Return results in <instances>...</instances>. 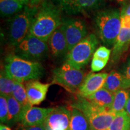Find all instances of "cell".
<instances>
[{
    "label": "cell",
    "instance_id": "cell-1",
    "mask_svg": "<svg viewBox=\"0 0 130 130\" xmlns=\"http://www.w3.org/2000/svg\"><path fill=\"white\" fill-rule=\"evenodd\" d=\"M61 11L58 5L50 0L42 3L38 6L28 34L48 42L55 30L62 23Z\"/></svg>",
    "mask_w": 130,
    "mask_h": 130
},
{
    "label": "cell",
    "instance_id": "cell-2",
    "mask_svg": "<svg viewBox=\"0 0 130 130\" xmlns=\"http://www.w3.org/2000/svg\"><path fill=\"white\" fill-rule=\"evenodd\" d=\"M5 72L10 78L18 82L38 80L44 74V68L40 62L28 61L10 54L4 60Z\"/></svg>",
    "mask_w": 130,
    "mask_h": 130
},
{
    "label": "cell",
    "instance_id": "cell-3",
    "mask_svg": "<svg viewBox=\"0 0 130 130\" xmlns=\"http://www.w3.org/2000/svg\"><path fill=\"white\" fill-rule=\"evenodd\" d=\"M95 22L102 43L106 46L114 45L122 28L119 10L110 8L100 10L96 14Z\"/></svg>",
    "mask_w": 130,
    "mask_h": 130
},
{
    "label": "cell",
    "instance_id": "cell-4",
    "mask_svg": "<svg viewBox=\"0 0 130 130\" xmlns=\"http://www.w3.org/2000/svg\"><path fill=\"white\" fill-rule=\"evenodd\" d=\"M71 107L83 113L92 130H108L116 115L110 110L96 106L85 98L78 96Z\"/></svg>",
    "mask_w": 130,
    "mask_h": 130
},
{
    "label": "cell",
    "instance_id": "cell-5",
    "mask_svg": "<svg viewBox=\"0 0 130 130\" xmlns=\"http://www.w3.org/2000/svg\"><path fill=\"white\" fill-rule=\"evenodd\" d=\"M38 6H25L20 12L13 16L10 22L9 39L13 46H16L28 35Z\"/></svg>",
    "mask_w": 130,
    "mask_h": 130
},
{
    "label": "cell",
    "instance_id": "cell-6",
    "mask_svg": "<svg viewBox=\"0 0 130 130\" xmlns=\"http://www.w3.org/2000/svg\"><path fill=\"white\" fill-rule=\"evenodd\" d=\"M98 44L96 36L93 33L89 34L68 52L65 61L76 69H81L93 56Z\"/></svg>",
    "mask_w": 130,
    "mask_h": 130
},
{
    "label": "cell",
    "instance_id": "cell-7",
    "mask_svg": "<svg viewBox=\"0 0 130 130\" xmlns=\"http://www.w3.org/2000/svg\"><path fill=\"white\" fill-rule=\"evenodd\" d=\"M49 52L47 42L28 34L15 47L14 54L27 60L39 62L48 57Z\"/></svg>",
    "mask_w": 130,
    "mask_h": 130
},
{
    "label": "cell",
    "instance_id": "cell-8",
    "mask_svg": "<svg viewBox=\"0 0 130 130\" xmlns=\"http://www.w3.org/2000/svg\"><path fill=\"white\" fill-rule=\"evenodd\" d=\"M85 78L84 73L81 69H76L66 61L60 67L53 71L52 84L61 86L71 93H77Z\"/></svg>",
    "mask_w": 130,
    "mask_h": 130
},
{
    "label": "cell",
    "instance_id": "cell-9",
    "mask_svg": "<svg viewBox=\"0 0 130 130\" xmlns=\"http://www.w3.org/2000/svg\"><path fill=\"white\" fill-rule=\"evenodd\" d=\"M61 26L67 40L69 51L88 35L85 22L81 19H63Z\"/></svg>",
    "mask_w": 130,
    "mask_h": 130
},
{
    "label": "cell",
    "instance_id": "cell-10",
    "mask_svg": "<svg viewBox=\"0 0 130 130\" xmlns=\"http://www.w3.org/2000/svg\"><path fill=\"white\" fill-rule=\"evenodd\" d=\"M66 14L77 15L93 12L100 8L104 0H53Z\"/></svg>",
    "mask_w": 130,
    "mask_h": 130
},
{
    "label": "cell",
    "instance_id": "cell-11",
    "mask_svg": "<svg viewBox=\"0 0 130 130\" xmlns=\"http://www.w3.org/2000/svg\"><path fill=\"white\" fill-rule=\"evenodd\" d=\"M71 110L61 106L53 108L44 125L46 130H68L71 120Z\"/></svg>",
    "mask_w": 130,
    "mask_h": 130
},
{
    "label": "cell",
    "instance_id": "cell-12",
    "mask_svg": "<svg viewBox=\"0 0 130 130\" xmlns=\"http://www.w3.org/2000/svg\"><path fill=\"white\" fill-rule=\"evenodd\" d=\"M108 74L91 72L85 76L83 82L77 92V96L87 98L103 87Z\"/></svg>",
    "mask_w": 130,
    "mask_h": 130
},
{
    "label": "cell",
    "instance_id": "cell-13",
    "mask_svg": "<svg viewBox=\"0 0 130 130\" xmlns=\"http://www.w3.org/2000/svg\"><path fill=\"white\" fill-rule=\"evenodd\" d=\"M53 108H41L32 105L23 107L21 123L23 126L40 125L43 124Z\"/></svg>",
    "mask_w": 130,
    "mask_h": 130
},
{
    "label": "cell",
    "instance_id": "cell-14",
    "mask_svg": "<svg viewBox=\"0 0 130 130\" xmlns=\"http://www.w3.org/2000/svg\"><path fill=\"white\" fill-rule=\"evenodd\" d=\"M51 83H42L39 80L27 81L25 87L28 101L30 105H39L46 98V95Z\"/></svg>",
    "mask_w": 130,
    "mask_h": 130
},
{
    "label": "cell",
    "instance_id": "cell-15",
    "mask_svg": "<svg viewBox=\"0 0 130 130\" xmlns=\"http://www.w3.org/2000/svg\"><path fill=\"white\" fill-rule=\"evenodd\" d=\"M48 44L50 53L54 58H61L67 55L68 45L61 24L50 37Z\"/></svg>",
    "mask_w": 130,
    "mask_h": 130
},
{
    "label": "cell",
    "instance_id": "cell-16",
    "mask_svg": "<svg viewBox=\"0 0 130 130\" xmlns=\"http://www.w3.org/2000/svg\"><path fill=\"white\" fill-rule=\"evenodd\" d=\"M130 46V28H122L113 45L111 62L117 63Z\"/></svg>",
    "mask_w": 130,
    "mask_h": 130
},
{
    "label": "cell",
    "instance_id": "cell-17",
    "mask_svg": "<svg viewBox=\"0 0 130 130\" xmlns=\"http://www.w3.org/2000/svg\"><path fill=\"white\" fill-rule=\"evenodd\" d=\"M115 93H111L104 87L93 95L85 98L96 106L107 110L111 109Z\"/></svg>",
    "mask_w": 130,
    "mask_h": 130
},
{
    "label": "cell",
    "instance_id": "cell-18",
    "mask_svg": "<svg viewBox=\"0 0 130 130\" xmlns=\"http://www.w3.org/2000/svg\"><path fill=\"white\" fill-rule=\"evenodd\" d=\"M71 116L68 130H92L88 120L78 109L71 107Z\"/></svg>",
    "mask_w": 130,
    "mask_h": 130
},
{
    "label": "cell",
    "instance_id": "cell-19",
    "mask_svg": "<svg viewBox=\"0 0 130 130\" xmlns=\"http://www.w3.org/2000/svg\"><path fill=\"white\" fill-rule=\"evenodd\" d=\"M7 101L9 111L7 124L13 125L21 121L23 113V107L13 96L7 97Z\"/></svg>",
    "mask_w": 130,
    "mask_h": 130
},
{
    "label": "cell",
    "instance_id": "cell-20",
    "mask_svg": "<svg viewBox=\"0 0 130 130\" xmlns=\"http://www.w3.org/2000/svg\"><path fill=\"white\" fill-rule=\"evenodd\" d=\"M25 6L16 0H0L1 17H11L20 12Z\"/></svg>",
    "mask_w": 130,
    "mask_h": 130
},
{
    "label": "cell",
    "instance_id": "cell-21",
    "mask_svg": "<svg viewBox=\"0 0 130 130\" xmlns=\"http://www.w3.org/2000/svg\"><path fill=\"white\" fill-rule=\"evenodd\" d=\"M122 87V77L121 72L113 70L108 75L103 87L113 93L121 90Z\"/></svg>",
    "mask_w": 130,
    "mask_h": 130
},
{
    "label": "cell",
    "instance_id": "cell-22",
    "mask_svg": "<svg viewBox=\"0 0 130 130\" xmlns=\"http://www.w3.org/2000/svg\"><path fill=\"white\" fill-rule=\"evenodd\" d=\"M129 92L126 89H121L115 95L113 104L110 110L116 114L124 111L127 103Z\"/></svg>",
    "mask_w": 130,
    "mask_h": 130
},
{
    "label": "cell",
    "instance_id": "cell-23",
    "mask_svg": "<svg viewBox=\"0 0 130 130\" xmlns=\"http://www.w3.org/2000/svg\"><path fill=\"white\" fill-rule=\"evenodd\" d=\"M108 130H130V116L125 110L116 114Z\"/></svg>",
    "mask_w": 130,
    "mask_h": 130
},
{
    "label": "cell",
    "instance_id": "cell-24",
    "mask_svg": "<svg viewBox=\"0 0 130 130\" xmlns=\"http://www.w3.org/2000/svg\"><path fill=\"white\" fill-rule=\"evenodd\" d=\"M15 81L10 78L6 74L4 69L1 70L0 75V92L5 96H12Z\"/></svg>",
    "mask_w": 130,
    "mask_h": 130
},
{
    "label": "cell",
    "instance_id": "cell-25",
    "mask_svg": "<svg viewBox=\"0 0 130 130\" xmlns=\"http://www.w3.org/2000/svg\"><path fill=\"white\" fill-rule=\"evenodd\" d=\"M12 96L23 107L31 105L29 103L25 85H24L22 83L15 81Z\"/></svg>",
    "mask_w": 130,
    "mask_h": 130
},
{
    "label": "cell",
    "instance_id": "cell-26",
    "mask_svg": "<svg viewBox=\"0 0 130 130\" xmlns=\"http://www.w3.org/2000/svg\"><path fill=\"white\" fill-rule=\"evenodd\" d=\"M122 77V89L130 88V57L123 65L121 71Z\"/></svg>",
    "mask_w": 130,
    "mask_h": 130
},
{
    "label": "cell",
    "instance_id": "cell-27",
    "mask_svg": "<svg viewBox=\"0 0 130 130\" xmlns=\"http://www.w3.org/2000/svg\"><path fill=\"white\" fill-rule=\"evenodd\" d=\"M7 97L4 95L0 96V120L3 124L7 123L8 117Z\"/></svg>",
    "mask_w": 130,
    "mask_h": 130
},
{
    "label": "cell",
    "instance_id": "cell-28",
    "mask_svg": "<svg viewBox=\"0 0 130 130\" xmlns=\"http://www.w3.org/2000/svg\"><path fill=\"white\" fill-rule=\"evenodd\" d=\"M111 55V50L105 46L99 47L94 53L93 57L108 61Z\"/></svg>",
    "mask_w": 130,
    "mask_h": 130
},
{
    "label": "cell",
    "instance_id": "cell-29",
    "mask_svg": "<svg viewBox=\"0 0 130 130\" xmlns=\"http://www.w3.org/2000/svg\"><path fill=\"white\" fill-rule=\"evenodd\" d=\"M108 61H104L103 60L99 59L97 58H92L91 63V69L92 72H99L105 68Z\"/></svg>",
    "mask_w": 130,
    "mask_h": 130
},
{
    "label": "cell",
    "instance_id": "cell-30",
    "mask_svg": "<svg viewBox=\"0 0 130 130\" xmlns=\"http://www.w3.org/2000/svg\"><path fill=\"white\" fill-rule=\"evenodd\" d=\"M121 25L122 28H130V16H121Z\"/></svg>",
    "mask_w": 130,
    "mask_h": 130
},
{
    "label": "cell",
    "instance_id": "cell-31",
    "mask_svg": "<svg viewBox=\"0 0 130 130\" xmlns=\"http://www.w3.org/2000/svg\"><path fill=\"white\" fill-rule=\"evenodd\" d=\"M121 16L125 15L130 16V2L123 5L121 11Z\"/></svg>",
    "mask_w": 130,
    "mask_h": 130
},
{
    "label": "cell",
    "instance_id": "cell-32",
    "mask_svg": "<svg viewBox=\"0 0 130 130\" xmlns=\"http://www.w3.org/2000/svg\"><path fill=\"white\" fill-rule=\"evenodd\" d=\"M20 130H46L45 129L44 125H35L31 126H23L21 128Z\"/></svg>",
    "mask_w": 130,
    "mask_h": 130
},
{
    "label": "cell",
    "instance_id": "cell-33",
    "mask_svg": "<svg viewBox=\"0 0 130 130\" xmlns=\"http://www.w3.org/2000/svg\"><path fill=\"white\" fill-rule=\"evenodd\" d=\"M46 0H30V6L32 7H37Z\"/></svg>",
    "mask_w": 130,
    "mask_h": 130
},
{
    "label": "cell",
    "instance_id": "cell-34",
    "mask_svg": "<svg viewBox=\"0 0 130 130\" xmlns=\"http://www.w3.org/2000/svg\"><path fill=\"white\" fill-rule=\"evenodd\" d=\"M125 111L128 114V115L130 116V92L129 93V97H128L127 103H126V107H125Z\"/></svg>",
    "mask_w": 130,
    "mask_h": 130
},
{
    "label": "cell",
    "instance_id": "cell-35",
    "mask_svg": "<svg viewBox=\"0 0 130 130\" xmlns=\"http://www.w3.org/2000/svg\"><path fill=\"white\" fill-rule=\"evenodd\" d=\"M110 1H114V2H116L118 3V4H122L123 6V5L126 4V3H128L130 1V0H110Z\"/></svg>",
    "mask_w": 130,
    "mask_h": 130
},
{
    "label": "cell",
    "instance_id": "cell-36",
    "mask_svg": "<svg viewBox=\"0 0 130 130\" xmlns=\"http://www.w3.org/2000/svg\"><path fill=\"white\" fill-rule=\"evenodd\" d=\"M24 6H30V0H16Z\"/></svg>",
    "mask_w": 130,
    "mask_h": 130
},
{
    "label": "cell",
    "instance_id": "cell-37",
    "mask_svg": "<svg viewBox=\"0 0 130 130\" xmlns=\"http://www.w3.org/2000/svg\"><path fill=\"white\" fill-rule=\"evenodd\" d=\"M0 130H12L8 126L5 125L4 124H1L0 126Z\"/></svg>",
    "mask_w": 130,
    "mask_h": 130
}]
</instances>
